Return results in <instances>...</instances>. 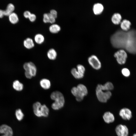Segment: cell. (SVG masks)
<instances>
[{"mask_svg": "<svg viewBox=\"0 0 136 136\" xmlns=\"http://www.w3.org/2000/svg\"><path fill=\"white\" fill-rule=\"evenodd\" d=\"M15 7L12 4H9L8 5L6 9L4 10V15L9 16L14 11Z\"/></svg>", "mask_w": 136, "mask_h": 136, "instance_id": "obj_20", "label": "cell"}, {"mask_svg": "<svg viewBox=\"0 0 136 136\" xmlns=\"http://www.w3.org/2000/svg\"><path fill=\"white\" fill-rule=\"evenodd\" d=\"M114 56L119 64H124L126 61L127 55L124 50L120 49L114 53Z\"/></svg>", "mask_w": 136, "mask_h": 136, "instance_id": "obj_8", "label": "cell"}, {"mask_svg": "<svg viewBox=\"0 0 136 136\" xmlns=\"http://www.w3.org/2000/svg\"><path fill=\"white\" fill-rule=\"evenodd\" d=\"M104 9L103 5L100 3L95 4L93 6V10L94 13L96 15L101 14L103 11Z\"/></svg>", "mask_w": 136, "mask_h": 136, "instance_id": "obj_13", "label": "cell"}, {"mask_svg": "<svg viewBox=\"0 0 136 136\" xmlns=\"http://www.w3.org/2000/svg\"><path fill=\"white\" fill-rule=\"evenodd\" d=\"M51 98L54 101L51 105V107L55 110H58L63 107L65 103V99L62 93L58 91L53 92L50 95Z\"/></svg>", "mask_w": 136, "mask_h": 136, "instance_id": "obj_3", "label": "cell"}, {"mask_svg": "<svg viewBox=\"0 0 136 136\" xmlns=\"http://www.w3.org/2000/svg\"><path fill=\"white\" fill-rule=\"evenodd\" d=\"M34 40L37 44H41L44 42L45 40V38L42 34L38 33L35 36Z\"/></svg>", "mask_w": 136, "mask_h": 136, "instance_id": "obj_21", "label": "cell"}, {"mask_svg": "<svg viewBox=\"0 0 136 136\" xmlns=\"http://www.w3.org/2000/svg\"><path fill=\"white\" fill-rule=\"evenodd\" d=\"M105 122L109 123L113 122L115 120V117L113 114L109 112H105L103 116Z\"/></svg>", "mask_w": 136, "mask_h": 136, "instance_id": "obj_12", "label": "cell"}, {"mask_svg": "<svg viewBox=\"0 0 136 136\" xmlns=\"http://www.w3.org/2000/svg\"><path fill=\"white\" fill-rule=\"evenodd\" d=\"M33 108L34 114L38 117H47L48 115V108L45 105H42L39 102H36L33 104Z\"/></svg>", "mask_w": 136, "mask_h": 136, "instance_id": "obj_5", "label": "cell"}, {"mask_svg": "<svg viewBox=\"0 0 136 136\" xmlns=\"http://www.w3.org/2000/svg\"><path fill=\"white\" fill-rule=\"evenodd\" d=\"M76 69L79 72L81 75L84 76L85 69L84 66L81 64L77 65Z\"/></svg>", "mask_w": 136, "mask_h": 136, "instance_id": "obj_26", "label": "cell"}, {"mask_svg": "<svg viewBox=\"0 0 136 136\" xmlns=\"http://www.w3.org/2000/svg\"><path fill=\"white\" fill-rule=\"evenodd\" d=\"M23 67L25 70V76L27 78L30 79L36 75L37 68L35 64L32 62L25 63L23 64Z\"/></svg>", "mask_w": 136, "mask_h": 136, "instance_id": "obj_6", "label": "cell"}, {"mask_svg": "<svg viewBox=\"0 0 136 136\" xmlns=\"http://www.w3.org/2000/svg\"><path fill=\"white\" fill-rule=\"evenodd\" d=\"M57 54L56 51L53 48L49 49L47 53L48 58L50 60H54L56 58Z\"/></svg>", "mask_w": 136, "mask_h": 136, "instance_id": "obj_18", "label": "cell"}, {"mask_svg": "<svg viewBox=\"0 0 136 136\" xmlns=\"http://www.w3.org/2000/svg\"><path fill=\"white\" fill-rule=\"evenodd\" d=\"M13 133L12 128L6 124L0 126V133L3 134L1 136H13Z\"/></svg>", "mask_w": 136, "mask_h": 136, "instance_id": "obj_10", "label": "cell"}, {"mask_svg": "<svg viewBox=\"0 0 136 136\" xmlns=\"http://www.w3.org/2000/svg\"><path fill=\"white\" fill-rule=\"evenodd\" d=\"M131 25V23L129 21L125 19L121 22L120 26L123 30L127 31L130 29Z\"/></svg>", "mask_w": 136, "mask_h": 136, "instance_id": "obj_17", "label": "cell"}, {"mask_svg": "<svg viewBox=\"0 0 136 136\" xmlns=\"http://www.w3.org/2000/svg\"><path fill=\"white\" fill-rule=\"evenodd\" d=\"M114 87L113 84L109 82H107L104 85L98 84L95 90L98 100L101 103L107 102L112 96L111 91L113 89Z\"/></svg>", "mask_w": 136, "mask_h": 136, "instance_id": "obj_2", "label": "cell"}, {"mask_svg": "<svg viewBox=\"0 0 136 136\" xmlns=\"http://www.w3.org/2000/svg\"><path fill=\"white\" fill-rule=\"evenodd\" d=\"M50 15L56 19L57 16V11L55 10L52 9L51 10L49 13Z\"/></svg>", "mask_w": 136, "mask_h": 136, "instance_id": "obj_29", "label": "cell"}, {"mask_svg": "<svg viewBox=\"0 0 136 136\" xmlns=\"http://www.w3.org/2000/svg\"><path fill=\"white\" fill-rule=\"evenodd\" d=\"M133 136H136V133L134 134L133 135Z\"/></svg>", "mask_w": 136, "mask_h": 136, "instance_id": "obj_33", "label": "cell"}, {"mask_svg": "<svg viewBox=\"0 0 136 136\" xmlns=\"http://www.w3.org/2000/svg\"><path fill=\"white\" fill-rule=\"evenodd\" d=\"M4 15V10L0 9V18L3 17Z\"/></svg>", "mask_w": 136, "mask_h": 136, "instance_id": "obj_32", "label": "cell"}, {"mask_svg": "<svg viewBox=\"0 0 136 136\" xmlns=\"http://www.w3.org/2000/svg\"><path fill=\"white\" fill-rule=\"evenodd\" d=\"M122 17L120 14L118 13H114L111 17V20L115 24H118L121 23Z\"/></svg>", "mask_w": 136, "mask_h": 136, "instance_id": "obj_15", "label": "cell"}, {"mask_svg": "<svg viewBox=\"0 0 136 136\" xmlns=\"http://www.w3.org/2000/svg\"><path fill=\"white\" fill-rule=\"evenodd\" d=\"M28 19L30 21L32 22H34L36 19V15L33 13H31Z\"/></svg>", "mask_w": 136, "mask_h": 136, "instance_id": "obj_30", "label": "cell"}, {"mask_svg": "<svg viewBox=\"0 0 136 136\" xmlns=\"http://www.w3.org/2000/svg\"><path fill=\"white\" fill-rule=\"evenodd\" d=\"M9 19L10 21L13 24L17 23L19 20L17 15L14 12L12 13L9 15Z\"/></svg>", "mask_w": 136, "mask_h": 136, "instance_id": "obj_24", "label": "cell"}, {"mask_svg": "<svg viewBox=\"0 0 136 136\" xmlns=\"http://www.w3.org/2000/svg\"><path fill=\"white\" fill-rule=\"evenodd\" d=\"M23 45L26 48L28 49L32 48L35 45L33 40L30 38H27L24 41Z\"/></svg>", "mask_w": 136, "mask_h": 136, "instance_id": "obj_16", "label": "cell"}, {"mask_svg": "<svg viewBox=\"0 0 136 136\" xmlns=\"http://www.w3.org/2000/svg\"><path fill=\"white\" fill-rule=\"evenodd\" d=\"M49 30L51 33H56L59 32L61 30V27L58 25L53 24L49 27Z\"/></svg>", "mask_w": 136, "mask_h": 136, "instance_id": "obj_19", "label": "cell"}, {"mask_svg": "<svg viewBox=\"0 0 136 136\" xmlns=\"http://www.w3.org/2000/svg\"><path fill=\"white\" fill-rule=\"evenodd\" d=\"M110 41L114 47L124 48L129 53L136 54V30H118L111 36Z\"/></svg>", "mask_w": 136, "mask_h": 136, "instance_id": "obj_1", "label": "cell"}, {"mask_svg": "<svg viewBox=\"0 0 136 136\" xmlns=\"http://www.w3.org/2000/svg\"><path fill=\"white\" fill-rule=\"evenodd\" d=\"M31 14V13L30 11H26L24 12L23 15L25 18H28Z\"/></svg>", "mask_w": 136, "mask_h": 136, "instance_id": "obj_31", "label": "cell"}, {"mask_svg": "<svg viewBox=\"0 0 136 136\" xmlns=\"http://www.w3.org/2000/svg\"><path fill=\"white\" fill-rule=\"evenodd\" d=\"M39 83L41 87L45 90L49 89L51 86V82L49 79H42L40 81Z\"/></svg>", "mask_w": 136, "mask_h": 136, "instance_id": "obj_14", "label": "cell"}, {"mask_svg": "<svg viewBox=\"0 0 136 136\" xmlns=\"http://www.w3.org/2000/svg\"><path fill=\"white\" fill-rule=\"evenodd\" d=\"M71 73L73 76L76 79H80L83 78L84 76L81 74L76 68H73L71 70Z\"/></svg>", "mask_w": 136, "mask_h": 136, "instance_id": "obj_23", "label": "cell"}, {"mask_svg": "<svg viewBox=\"0 0 136 136\" xmlns=\"http://www.w3.org/2000/svg\"><path fill=\"white\" fill-rule=\"evenodd\" d=\"M71 92L72 95L75 97L76 100L78 101H82L88 93L87 87L82 84H78L76 87H72Z\"/></svg>", "mask_w": 136, "mask_h": 136, "instance_id": "obj_4", "label": "cell"}, {"mask_svg": "<svg viewBox=\"0 0 136 136\" xmlns=\"http://www.w3.org/2000/svg\"><path fill=\"white\" fill-rule=\"evenodd\" d=\"M115 131L118 136H128V129L125 125L121 124L118 125L115 128Z\"/></svg>", "mask_w": 136, "mask_h": 136, "instance_id": "obj_9", "label": "cell"}, {"mask_svg": "<svg viewBox=\"0 0 136 136\" xmlns=\"http://www.w3.org/2000/svg\"><path fill=\"white\" fill-rule=\"evenodd\" d=\"M88 61L89 65L94 69L98 70L101 68V62L96 55H91L88 58Z\"/></svg>", "mask_w": 136, "mask_h": 136, "instance_id": "obj_7", "label": "cell"}, {"mask_svg": "<svg viewBox=\"0 0 136 136\" xmlns=\"http://www.w3.org/2000/svg\"><path fill=\"white\" fill-rule=\"evenodd\" d=\"M119 115L124 120H129L132 117L131 111L127 108H124L121 109L119 111Z\"/></svg>", "mask_w": 136, "mask_h": 136, "instance_id": "obj_11", "label": "cell"}, {"mask_svg": "<svg viewBox=\"0 0 136 136\" xmlns=\"http://www.w3.org/2000/svg\"><path fill=\"white\" fill-rule=\"evenodd\" d=\"M15 115L17 119L19 121L21 120L24 116V115L20 109H17L16 110Z\"/></svg>", "mask_w": 136, "mask_h": 136, "instance_id": "obj_25", "label": "cell"}, {"mask_svg": "<svg viewBox=\"0 0 136 136\" xmlns=\"http://www.w3.org/2000/svg\"><path fill=\"white\" fill-rule=\"evenodd\" d=\"M13 86L14 88L17 91H21L23 88V84L18 80H15L14 81Z\"/></svg>", "mask_w": 136, "mask_h": 136, "instance_id": "obj_22", "label": "cell"}, {"mask_svg": "<svg viewBox=\"0 0 136 136\" xmlns=\"http://www.w3.org/2000/svg\"><path fill=\"white\" fill-rule=\"evenodd\" d=\"M50 20V14L45 13L43 15V21L45 23H49Z\"/></svg>", "mask_w": 136, "mask_h": 136, "instance_id": "obj_27", "label": "cell"}, {"mask_svg": "<svg viewBox=\"0 0 136 136\" xmlns=\"http://www.w3.org/2000/svg\"><path fill=\"white\" fill-rule=\"evenodd\" d=\"M122 74L125 76L127 77L129 76L130 72L129 70L127 68H124L121 70Z\"/></svg>", "mask_w": 136, "mask_h": 136, "instance_id": "obj_28", "label": "cell"}]
</instances>
